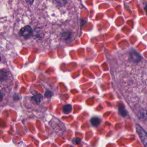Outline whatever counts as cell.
I'll use <instances>...</instances> for the list:
<instances>
[{
    "label": "cell",
    "instance_id": "obj_1",
    "mask_svg": "<svg viewBox=\"0 0 147 147\" xmlns=\"http://www.w3.org/2000/svg\"><path fill=\"white\" fill-rule=\"evenodd\" d=\"M32 28L29 26V25H26L24 27H23L21 30H20V34L21 36H22L23 37H25V38H28L32 34Z\"/></svg>",
    "mask_w": 147,
    "mask_h": 147
},
{
    "label": "cell",
    "instance_id": "obj_2",
    "mask_svg": "<svg viewBox=\"0 0 147 147\" xmlns=\"http://www.w3.org/2000/svg\"><path fill=\"white\" fill-rule=\"evenodd\" d=\"M91 123L94 126H98L100 123V119L97 117H92L91 119Z\"/></svg>",
    "mask_w": 147,
    "mask_h": 147
},
{
    "label": "cell",
    "instance_id": "obj_3",
    "mask_svg": "<svg viewBox=\"0 0 147 147\" xmlns=\"http://www.w3.org/2000/svg\"><path fill=\"white\" fill-rule=\"evenodd\" d=\"M63 113L65 114H68L72 110V106L70 105H65L63 106Z\"/></svg>",
    "mask_w": 147,
    "mask_h": 147
},
{
    "label": "cell",
    "instance_id": "obj_4",
    "mask_svg": "<svg viewBox=\"0 0 147 147\" xmlns=\"http://www.w3.org/2000/svg\"><path fill=\"white\" fill-rule=\"evenodd\" d=\"M61 5H64L66 3V0H56Z\"/></svg>",
    "mask_w": 147,
    "mask_h": 147
},
{
    "label": "cell",
    "instance_id": "obj_5",
    "mask_svg": "<svg viewBox=\"0 0 147 147\" xmlns=\"http://www.w3.org/2000/svg\"><path fill=\"white\" fill-rule=\"evenodd\" d=\"M2 99H3V95H2V93L0 91V101H2Z\"/></svg>",
    "mask_w": 147,
    "mask_h": 147
},
{
    "label": "cell",
    "instance_id": "obj_6",
    "mask_svg": "<svg viewBox=\"0 0 147 147\" xmlns=\"http://www.w3.org/2000/svg\"><path fill=\"white\" fill-rule=\"evenodd\" d=\"M26 1L28 3H32L33 2V0H26Z\"/></svg>",
    "mask_w": 147,
    "mask_h": 147
},
{
    "label": "cell",
    "instance_id": "obj_7",
    "mask_svg": "<svg viewBox=\"0 0 147 147\" xmlns=\"http://www.w3.org/2000/svg\"><path fill=\"white\" fill-rule=\"evenodd\" d=\"M0 61H1V57H0Z\"/></svg>",
    "mask_w": 147,
    "mask_h": 147
}]
</instances>
